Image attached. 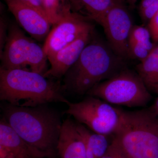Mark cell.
<instances>
[{"label": "cell", "mask_w": 158, "mask_h": 158, "mask_svg": "<svg viewBox=\"0 0 158 158\" xmlns=\"http://www.w3.org/2000/svg\"><path fill=\"white\" fill-rule=\"evenodd\" d=\"M3 111L5 120L27 143L52 158L56 157L63 123L56 110L47 104L23 107L9 104Z\"/></svg>", "instance_id": "cell-1"}, {"label": "cell", "mask_w": 158, "mask_h": 158, "mask_svg": "<svg viewBox=\"0 0 158 158\" xmlns=\"http://www.w3.org/2000/svg\"><path fill=\"white\" fill-rule=\"evenodd\" d=\"M60 82L41 74L20 69L0 68V99L12 106L34 107L52 102L68 104Z\"/></svg>", "instance_id": "cell-2"}, {"label": "cell", "mask_w": 158, "mask_h": 158, "mask_svg": "<svg viewBox=\"0 0 158 158\" xmlns=\"http://www.w3.org/2000/svg\"><path fill=\"white\" fill-rule=\"evenodd\" d=\"M122 59L110 46L92 38L64 76V90L82 95L120 71Z\"/></svg>", "instance_id": "cell-3"}, {"label": "cell", "mask_w": 158, "mask_h": 158, "mask_svg": "<svg viewBox=\"0 0 158 158\" xmlns=\"http://www.w3.org/2000/svg\"><path fill=\"white\" fill-rule=\"evenodd\" d=\"M114 137L129 158H158V114L152 107L123 110Z\"/></svg>", "instance_id": "cell-4"}, {"label": "cell", "mask_w": 158, "mask_h": 158, "mask_svg": "<svg viewBox=\"0 0 158 158\" xmlns=\"http://www.w3.org/2000/svg\"><path fill=\"white\" fill-rule=\"evenodd\" d=\"M148 90L138 74L122 70L99 83L87 94L111 105L141 107L146 106L151 100Z\"/></svg>", "instance_id": "cell-5"}, {"label": "cell", "mask_w": 158, "mask_h": 158, "mask_svg": "<svg viewBox=\"0 0 158 158\" xmlns=\"http://www.w3.org/2000/svg\"><path fill=\"white\" fill-rule=\"evenodd\" d=\"M1 68L20 69L44 75L47 69V56L43 47L26 36L15 23L9 24L8 37L0 56Z\"/></svg>", "instance_id": "cell-6"}, {"label": "cell", "mask_w": 158, "mask_h": 158, "mask_svg": "<svg viewBox=\"0 0 158 158\" xmlns=\"http://www.w3.org/2000/svg\"><path fill=\"white\" fill-rule=\"evenodd\" d=\"M67 105L65 113L94 132L115 135L119 129L123 110L101 99L89 95L81 101L69 102Z\"/></svg>", "instance_id": "cell-7"}, {"label": "cell", "mask_w": 158, "mask_h": 158, "mask_svg": "<svg viewBox=\"0 0 158 158\" xmlns=\"http://www.w3.org/2000/svg\"><path fill=\"white\" fill-rule=\"evenodd\" d=\"M88 20L72 11L67 0H62L59 20L52 25L43 46L47 57L72 43L84 34L93 31V26Z\"/></svg>", "instance_id": "cell-8"}, {"label": "cell", "mask_w": 158, "mask_h": 158, "mask_svg": "<svg viewBox=\"0 0 158 158\" xmlns=\"http://www.w3.org/2000/svg\"><path fill=\"white\" fill-rule=\"evenodd\" d=\"M112 50L122 59L129 56V39L132 19L123 0L116 3L99 21Z\"/></svg>", "instance_id": "cell-9"}, {"label": "cell", "mask_w": 158, "mask_h": 158, "mask_svg": "<svg viewBox=\"0 0 158 158\" xmlns=\"http://www.w3.org/2000/svg\"><path fill=\"white\" fill-rule=\"evenodd\" d=\"M9 11L17 23L34 39L45 41L51 30L46 15L39 10L15 0H6Z\"/></svg>", "instance_id": "cell-10"}, {"label": "cell", "mask_w": 158, "mask_h": 158, "mask_svg": "<svg viewBox=\"0 0 158 158\" xmlns=\"http://www.w3.org/2000/svg\"><path fill=\"white\" fill-rule=\"evenodd\" d=\"M0 158H52L27 143L5 119L0 123Z\"/></svg>", "instance_id": "cell-11"}, {"label": "cell", "mask_w": 158, "mask_h": 158, "mask_svg": "<svg viewBox=\"0 0 158 158\" xmlns=\"http://www.w3.org/2000/svg\"><path fill=\"white\" fill-rule=\"evenodd\" d=\"M93 31L82 35L72 43L48 57L50 68L44 75L45 77L60 78L77 61L85 48L93 38Z\"/></svg>", "instance_id": "cell-12"}, {"label": "cell", "mask_w": 158, "mask_h": 158, "mask_svg": "<svg viewBox=\"0 0 158 158\" xmlns=\"http://www.w3.org/2000/svg\"><path fill=\"white\" fill-rule=\"evenodd\" d=\"M57 152L60 158H87L84 140L69 117L62 123Z\"/></svg>", "instance_id": "cell-13"}, {"label": "cell", "mask_w": 158, "mask_h": 158, "mask_svg": "<svg viewBox=\"0 0 158 158\" xmlns=\"http://www.w3.org/2000/svg\"><path fill=\"white\" fill-rule=\"evenodd\" d=\"M72 11L96 23L114 5L122 0H67Z\"/></svg>", "instance_id": "cell-14"}, {"label": "cell", "mask_w": 158, "mask_h": 158, "mask_svg": "<svg viewBox=\"0 0 158 158\" xmlns=\"http://www.w3.org/2000/svg\"><path fill=\"white\" fill-rule=\"evenodd\" d=\"M76 125L85 142L87 158H102L110 145L108 136L94 132L77 122Z\"/></svg>", "instance_id": "cell-15"}, {"label": "cell", "mask_w": 158, "mask_h": 158, "mask_svg": "<svg viewBox=\"0 0 158 158\" xmlns=\"http://www.w3.org/2000/svg\"><path fill=\"white\" fill-rule=\"evenodd\" d=\"M137 71L148 89L158 84V42L146 58L137 66Z\"/></svg>", "instance_id": "cell-16"}, {"label": "cell", "mask_w": 158, "mask_h": 158, "mask_svg": "<svg viewBox=\"0 0 158 158\" xmlns=\"http://www.w3.org/2000/svg\"><path fill=\"white\" fill-rule=\"evenodd\" d=\"M129 42H134L144 45L152 51L156 44L153 41L148 28L141 26L134 25L130 34Z\"/></svg>", "instance_id": "cell-17"}, {"label": "cell", "mask_w": 158, "mask_h": 158, "mask_svg": "<svg viewBox=\"0 0 158 158\" xmlns=\"http://www.w3.org/2000/svg\"><path fill=\"white\" fill-rule=\"evenodd\" d=\"M62 2V0H43L46 15L52 26L59 20Z\"/></svg>", "instance_id": "cell-18"}, {"label": "cell", "mask_w": 158, "mask_h": 158, "mask_svg": "<svg viewBox=\"0 0 158 158\" xmlns=\"http://www.w3.org/2000/svg\"><path fill=\"white\" fill-rule=\"evenodd\" d=\"M139 10L142 20L149 22L158 10V0H141Z\"/></svg>", "instance_id": "cell-19"}, {"label": "cell", "mask_w": 158, "mask_h": 158, "mask_svg": "<svg viewBox=\"0 0 158 158\" xmlns=\"http://www.w3.org/2000/svg\"><path fill=\"white\" fill-rule=\"evenodd\" d=\"M129 56L139 61H142L147 57L151 51L144 45L134 42H129Z\"/></svg>", "instance_id": "cell-20"}, {"label": "cell", "mask_w": 158, "mask_h": 158, "mask_svg": "<svg viewBox=\"0 0 158 158\" xmlns=\"http://www.w3.org/2000/svg\"><path fill=\"white\" fill-rule=\"evenodd\" d=\"M102 158H129L114 137L107 150Z\"/></svg>", "instance_id": "cell-21"}, {"label": "cell", "mask_w": 158, "mask_h": 158, "mask_svg": "<svg viewBox=\"0 0 158 158\" xmlns=\"http://www.w3.org/2000/svg\"><path fill=\"white\" fill-rule=\"evenodd\" d=\"M9 23L5 17L0 19V56L2 55L8 37Z\"/></svg>", "instance_id": "cell-22"}, {"label": "cell", "mask_w": 158, "mask_h": 158, "mask_svg": "<svg viewBox=\"0 0 158 158\" xmlns=\"http://www.w3.org/2000/svg\"><path fill=\"white\" fill-rule=\"evenodd\" d=\"M148 28L153 41L158 42V10L148 22Z\"/></svg>", "instance_id": "cell-23"}, {"label": "cell", "mask_w": 158, "mask_h": 158, "mask_svg": "<svg viewBox=\"0 0 158 158\" xmlns=\"http://www.w3.org/2000/svg\"><path fill=\"white\" fill-rule=\"evenodd\" d=\"M15 1H16L23 4L34 7L46 15L44 9L43 0H15Z\"/></svg>", "instance_id": "cell-24"}, {"label": "cell", "mask_w": 158, "mask_h": 158, "mask_svg": "<svg viewBox=\"0 0 158 158\" xmlns=\"http://www.w3.org/2000/svg\"><path fill=\"white\" fill-rule=\"evenodd\" d=\"M152 108L158 114V97L156 99L154 104L153 105Z\"/></svg>", "instance_id": "cell-25"}, {"label": "cell", "mask_w": 158, "mask_h": 158, "mask_svg": "<svg viewBox=\"0 0 158 158\" xmlns=\"http://www.w3.org/2000/svg\"><path fill=\"white\" fill-rule=\"evenodd\" d=\"M138 1V0H127L128 2L131 5H134Z\"/></svg>", "instance_id": "cell-26"}, {"label": "cell", "mask_w": 158, "mask_h": 158, "mask_svg": "<svg viewBox=\"0 0 158 158\" xmlns=\"http://www.w3.org/2000/svg\"><path fill=\"white\" fill-rule=\"evenodd\" d=\"M152 90L158 93V84L152 88Z\"/></svg>", "instance_id": "cell-27"}]
</instances>
